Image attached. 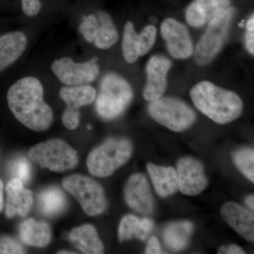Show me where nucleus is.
<instances>
[{
  "label": "nucleus",
  "instance_id": "f257e3e1",
  "mask_svg": "<svg viewBox=\"0 0 254 254\" xmlns=\"http://www.w3.org/2000/svg\"><path fill=\"white\" fill-rule=\"evenodd\" d=\"M41 82L33 76L20 78L7 92L8 105L18 122L35 131H45L53 125L54 113L43 98Z\"/></svg>",
  "mask_w": 254,
  "mask_h": 254
},
{
  "label": "nucleus",
  "instance_id": "f03ea898",
  "mask_svg": "<svg viewBox=\"0 0 254 254\" xmlns=\"http://www.w3.org/2000/svg\"><path fill=\"white\" fill-rule=\"evenodd\" d=\"M195 108L215 123L226 125L238 119L243 111L242 99L210 81H200L190 91Z\"/></svg>",
  "mask_w": 254,
  "mask_h": 254
},
{
  "label": "nucleus",
  "instance_id": "7ed1b4c3",
  "mask_svg": "<svg viewBox=\"0 0 254 254\" xmlns=\"http://www.w3.org/2000/svg\"><path fill=\"white\" fill-rule=\"evenodd\" d=\"M133 144L126 138H109L90 152L87 168L93 176L105 178L111 176L131 158Z\"/></svg>",
  "mask_w": 254,
  "mask_h": 254
},
{
  "label": "nucleus",
  "instance_id": "20e7f679",
  "mask_svg": "<svg viewBox=\"0 0 254 254\" xmlns=\"http://www.w3.org/2000/svg\"><path fill=\"white\" fill-rule=\"evenodd\" d=\"M95 108L105 120L118 118L126 110L133 99V90L128 82L115 73H108L100 83Z\"/></svg>",
  "mask_w": 254,
  "mask_h": 254
},
{
  "label": "nucleus",
  "instance_id": "39448f33",
  "mask_svg": "<svg viewBox=\"0 0 254 254\" xmlns=\"http://www.w3.org/2000/svg\"><path fill=\"white\" fill-rule=\"evenodd\" d=\"M28 158L33 163L55 173L73 170L79 158L77 151L60 138H53L30 148Z\"/></svg>",
  "mask_w": 254,
  "mask_h": 254
},
{
  "label": "nucleus",
  "instance_id": "423d86ee",
  "mask_svg": "<svg viewBox=\"0 0 254 254\" xmlns=\"http://www.w3.org/2000/svg\"><path fill=\"white\" fill-rule=\"evenodd\" d=\"M236 12V9L230 6L208 23L195 50V61L198 65L208 64L216 58L228 38Z\"/></svg>",
  "mask_w": 254,
  "mask_h": 254
},
{
  "label": "nucleus",
  "instance_id": "0eeeda50",
  "mask_svg": "<svg viewBox=\"0 0 254 254\" xmlns=\"http://www.w3.org/2000/svg\"><path fill=\"white\" fill-rule=\"evenodd\" d=\"M148 111L155 121L175 132L186 131L196 120V115L190 106L171 97H161L150 102Z\"/></svg>",
  "mask_w": 254,
  "mask_h": 254
},
{
  "label": "nucleus",
  "instance_id": "6e6552de",
  "mask_svg": "<svg viewBox=\"0 0 254 254\" xmlns=\"http://www.w3.org/2000/svg\"><path fill=\"white\" fill-rule=\"evenodd\" d=\"M64 188L78 202L89 216H97L105 211L107 200L103 187L91 177L73 174L63 180Z\"/></svg>",
  "mask_w": 254,
  "mask_h": 254
},
{
  "label": "nucleus",
  "instance_id": "1a4fd4ad",
  "mask_svg": "<svg viewBox=\"0 0 254 254\" xmlns=\"http://www.w3.org/2000/svg\"><path fill=\"white\" fill-rule=\"evenodd\" d=\"M98 58L77 63L70 58L56 60L51 69L62 83L67 86H78L94 81L100 73Z\"/></svg>",
  "mask_w": 254,
  "mask_h": 254
},
{
  "label": "nucleus",
  "instance_id": "9d476101",
  "mask_svg": "<svg viewBox=\"0 0 254 254\" xmlns=\"http://www.w3.org/2000/svg\"><path fill=\"white\" fill-rule=\"evenodd\" d=\"M160 33L169 53L175 59L186 60L193 53V46L188 28L175 18H166L160 26Z\"/></svg>",
  "mask_w": 254,
  "mask_h": 254
},
{
  "label": "nucleus",
  "instance_id": "9b49d317",
  "mask_svg": "<svg viewBox=\"0 0 254 254\" xmlns=\"http://www.w3.org/2000/svg\"><path fill=\"white\" fill-rule=\"evenodd\" d=\"M176 172L179 190L183 194L195 196L203 192L208 185L204 168L194 158L185 157L180 159Z\"/></svg>",
  "mask_w": 254,
  "mask_h": 254
},
{
  "label": "nucleus",
  "instance_id": "f8f14e48",
  "mask_svg": "<svg viewBox=\"0 0 254 254\" xmlns=\"http://www.w3.org/2000/svg\"><path fill=\"white\" fill-rule=\"evenodd\" d=\"M172 62L163 55L152 57L146 66L147 83L143 91V98L152 102L163 97L168 88V74Z\"/></svg>",
  "mask_w": 254,
  "mask_h": 254
},
{
  "label": "nucleus",
  "instance_id": "ddd939ff",
  "mask_svg": "<svg viewBox=\"0 0 254 254\" xmlns=\"http://www.w3.org/2000/svg\"><path fill=\"white\" fill-rule=\"evenodd\" d=\"M127 204L137 213L150 214L154 210V198L144 175L136 173L128 178L125 187Z\"/></svg>",
  "mask_w": 254,
  "mask_h": 254
},
{
  "label": "nucleus",
  "instance_id": "4468645a",
  "mask_svg": "<svg viewBox=\"0 0 254 254\" xmlns=\"http://www.w3.org/2000/svg\"><path fill=\"white\" fill-rule=\"evenodd\" d=\"M230 0H194L187 8V22L192 27H201L230 7Z\"/></svg>",
  "mask_w": 254,
  "mask_h": 254
},
{
  "label": "nucleus",
  "instance_id": "2eb2a0df",
  "mask_svg": "<svg viewBox=\"0 0 254 254\" xmlns=\"http://www.w3.org/2000/svg\"><path fill=\"white\" fill-rule=\"evenodd\" d=\"M6 203L5 215L7 218L25 217L28 215L33 204L31 190L25 188L24 184L18 178L9 182L6 187Z\"/></svg>",
  "mask_w": 254,
  "mask_h": 254
},
{
  "label": "nucleus",
  "instance_id": "dca6fc26",
  "mask_svg": "<svg viewBox=\"0 0 254 254\" xmlns=\"http://www.w3.org/2000/svg\"><path fill=\"white\" fill-rule=\"evenodd\" d=\"M220 213L222 219L239 235L245 240L254 242L253 213L235 202H227L222 205Z\"/></svg>",
  "mask_w": 254,
  "mask_h": 254
},
{
  "label": "nucleus",
  "instance_id": "f3484780",
  "mask_svg": "<svg viewBox=\"0 0 254 254\" xmlns=\"http://www.w3.org/2000/svg\"><path fill=\"white\" fill-rule=\"evenodd\" d=\"M27 44V37L22 32H11L0 36V71L18 60Z\"/></svg>",
  "mask_w": 254,
  "mask_h": 254
},
{
  "label": "nucleus",
  "instance_id": "a211bd4d",
  "mask_svg": "<svg viewBox=\"0 0 254 254\" xmlns=\"http://www.w3.org/2000/svg\"><path fill=\"white\" fill-rule=\"evenodd\" d=\"M70 242L80 252L86 254L104 253V245L93 225L85 224L76 227L68 235Z\"/></svg>",
  "mask_w": 254,
  "mask_h": 254
},
{
  "label": "nucleus",
  "instance_id": "6ab92c4d",
  "mask_svg": "<svg viewBox=\"0 0 254 254\" xmlns=\"http://www.w3.org/2000/svg\"><path fill=\"white\" fill-rule=\"evenodd\" d=\"M147 170L153 187L160 196L166 198L179 190L178 179L175 169L148 163Z\"/></svg>",
  "mask_w": 254,
  "mask_h": 254
},
{
  "label": "nucleus",
  "instance_id": "aec40b11",
  "mask_svg": "<svg viewBox=\"0 0 254 254\" xmlns=\"http://www.w3.org/2000/svg\"><path fill=\"white\" fill-rule=\"evenodd\" d=\"M52 235L51 227L47 222L33 218L25 220L19 227L20 238L30 247H47L51 242Z\"/></svg>",
  "mask_w": 254,
  "mask_h": 254
},
{
  "label": "nucleus",
  "instance_id": "412c9836",
  "mask_svg": "<svg viewBox=\"0 0 254 254\" xmlns=\"http://www.w3.org/2000/svg\"><path fill=\"white\" fill-rule=\"evenodd\" d=\"M153 226L154 222L149 218L140 220L135 215H127L122 219L119 226V241L124 242L132 239L145 240Z\"/></svg>",
  "mask_w": 254,
  "mask_h": 254
},
{
  "label": "nucleus",
  "instance_id": "4be33fe9",
  "mask_svg": "<svg viewBox=\"0 0 254 254\" xmlns=\"http://www.w3.org/2000/svg\"><path fill=\"white\" fill-rule=\"evenodd\" d=\"M38 208L43 215L54 217L63 213L67 206V199L63 190L50 187L42 190L38 197Z\"/></svg>",
  "mask_w": 254,
  "mask_h": 254
},
{
  "label": "nucleus",
  "instance_id": "5701e85b",
  "mask_svg": "<svg viewBox=\"0 0 254 254\" xmlns=\"http://www.w3.org/2000/svg\"><path fill=\"white\" fill-rule=\"evenodd\" d=\"M194 226L191 222H173L164 231L165 244L174 250L180 251L186 248L193 234Z\"/></svg>",
  "mask_w": 254,
  "mask_h": 254
},
{
  "label": "nucleus",
  "instance_id": "b1692460",
  "mask_svg": "<svg viewBox=\"0 0 254 254\" xmlns=\"http://www.w3.org/2000/svg\"><path fill=\"white\" fill-rule=\"evenodd\" d=\"M96 17L98 20V26L93 43L99 49H109L118 42V32L113 18L108 13L99 11L97 13Z\"/></svg>",
  "mask_w": 254,
  "mask_h": 254
},
{
  "label": "nucleus",
  "instance_id": "393cba45",
  "mask_svg": "<svg viewBox=\"0 0 254 254\" xmlns=\"http://www.w3.org/2000/svg\"><path fill=\"white\" fill-rule=\"evenodd\" d=\"M60 95L66 106L78 108L91 105L96 98L97 92L93 87L88 85L63 87Z\"/></svg>",
  "mask_w": 254,
  "mask_h": 254
},
{
  "label": "nucleus",
  "instance_id": "a878e982",
  "mask_svg": "<svg viewBox=\"0 0 254 254\" xmlns=\"http://www.w3.org/2000/svg\"><path fill=\"white\" fill-rule=\"evenodd\" d=\"M123 53L125 61L133 64L139 58L138 52V33L131 21L126 23L124 31Z\"/></svg>",
  "mask_w": 254,
  "mask_h": 254
},
{
  "label": "nucleus",
  "instance_id": "bb28decb",
  "mask_svg": "<svg viewBox=\"0 0 254 254\" xmlns=\"http://www.w3.org/2000/svg\"><path fill=\"white\" fill-rule=\"evenodd\" d=\"M234 163L251 182H254V151L252 148H243L233 154Z\"/></svg>",
  "mask_w": 254,
  "mask_h": 254
},
{
  "label": "nucleus",
  "instance_id": "cd10ccee",
  "mask_svg": "<svg viewBox=\"0 0 254 254\" xmlns=\"http://www.w3.org/2000/svg\"><path fill=\"white\" fill-rule=\"evenodd\" d=\"M157 29L153 25H148L138 34V52L139 57L148 54L155 43Z\"/></svg>",
  "mask_w": 254,
  "mask_h": 254
},
{
  "label": "nucleus",
  "instance_id": "c85d7f7f",
  "mask_svg": "<svg viewBox=\"0 0 254 254\" xmlns=\"http://www.w3.org/2000/svg\"><path fill=\"white\" fill-rule=\"evenodd\" d=\"M31 165L26 158H20L12 165V174L14 178L19 179L23 184H27L31 178Z\"/></svg>",
  "mask_w": 254,
  "mask_h": 254
},
{
  "label": "nucleus",
  "instance_id": "c756f323",
  "mask_svg": "<svg viewBox=\"0 0 254 254\" xmlns=\"http://www.w3.org/2000/svg\"><path fill=\"white\" fill-rule=\"evenodd\" d=\"M98 26V20L96 16L91 14L84 16L79 26L80 33L83 35V38L89 43H93L97 28Z\"/></svg>",
  "mask_w": 254,
  "mask_h": 254
},
{
  "label": "nucleus",
  "instance_id": "7c9ffc66",
  "mask_svg": "<svg viewBox=\"0 0 254 254\" xmlns=\"http://www.w3.org/2000/svg\"><path fill=\"white\" fill-rule=\"evenodd\" d=\"M26 254V250L17 240L9 236L0 237V254Z\"/></svg>",
  "mask_w": 254,
  "mask_h": 254
},
{
  "label": "nucleus",
  "instance_id": "2f4dec72",
  "mask_svg": "<svg viewBox=\"0 0 254 254\" xmlns=\"http://www.w3.org/2000/svg\"><path fill=\"white\" fill-rule=\"evenodd\" d=\"M62 120H63L64 126L68 129H76L79 126L80 120H81V113L79 109L66 106V109L63 114Z\"/></svg>",
  "mask_w": 254,
  "mask_h": 254
},
{
  "label": "nucleus",
  "instance_id": "473e14b6",
  "mask_svg": "<svg viewBox=\"0 0 254 254\" xmlns=\"http://www.w3.org/2000/svg\"><path fill=\"white\" fill-rule=\"evenodd\" d=\"M245 44L250 54H254V14L246 24Z\"/></svg>",
  "mask_w": 254,
  "mask_h": 254
},
{
  "label": "nucleus",
  "instance_id": "72a5a7b5",
  "mask_svg": "<svg viewBox=\"0 0 254 254\" xmlns=\"http://www.w3.org/2000/svg\"><path fill=\"white\" fill-rule=\"evenodd\" d=\"M23 13L28 16H34L41 9L40 0H21Z\"/></svg>",
  "mask_w": 254,
  "mask_h": 254
},
{
  "label": "nucleus",
  "instance_id": "f704fd0d",
  "mask_svg": "<svg viewBox=\"0 0 254 254\" xmlns=\"http://www.w3.org/2000/svg\"><path fill=\"white\" fill-rule=\"evenodd\" d=\"M145 253L147 254H163L161 247H160V242H159L156 237H151L150 240L148 241Z\"/></svg>",
  "mask_w": 254,
  "mask_h": 254
},
{
  "label": "nucleus",
  "instance_id": "c9c22d12",
  "mask_svg": "<svg viewBox=\"0 0 254 254\" xmlns=\"http://www.w3.org/2000/svg\"><path fill=\"white\" fill-rule=\"evenodd\" d=\"M219 254H245V252L240 247L236 245H230L228 246H222L219 249Z\"/></svg>",
  "mask_w": 254,
  "mask_h": 254
},
{
  "label": "nucleus",
  "instance_id": "e433bc0d",
  "mask_svg": "<svg viewBox=\"0 0 254 254\" xmlns=\"http://www.w3.org/2000/svg\"><path fill=\"white\" fill-rule=\"evenodd\" d=\"M4 208V184L0 179V213Z\"/></svg>",
  "mask_w": 254,
  "mask_h": 254
},
{
  "label": "nucleus",
  "instance_id": "4c0bfd02",
  "mask_svg": "<svg viewBox=\"0 0 254 254\" xmlns=\"http://www.w3.org/2000/svg\"><path fill=\"white\" fill-rule=\"evenodd\" d=\"M246 204L248 205L252 210L254 209V195H250L246 198Z\"/></svg>",
  "mask_w": 254,
  "mask_h": 254
},
{
  "label": "nucleus",
  "instance_id": "58836bf2",
  "mask_svg": "<svg viewBox=\"0 0 254 254\" xmlns=\"http://www.w3.org/2000/svg\"><path fill=\"white\" fill-rule=\"evenodd\" d=\"M58 254H76V252H72V251H66V250H63V251H60V252H58Z\"/></svg>",
  "mask_w": 254,
  "mask_h": 254
}]
</instances>
